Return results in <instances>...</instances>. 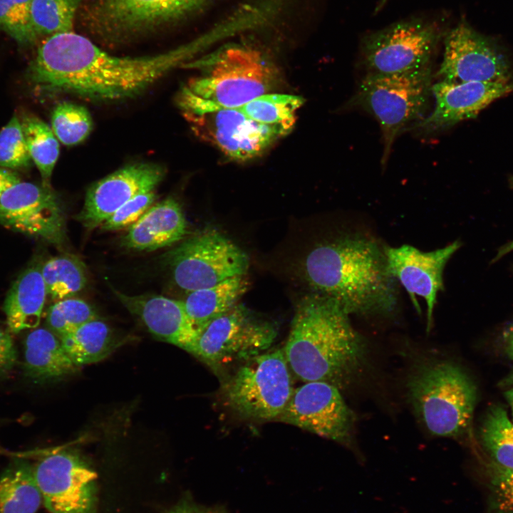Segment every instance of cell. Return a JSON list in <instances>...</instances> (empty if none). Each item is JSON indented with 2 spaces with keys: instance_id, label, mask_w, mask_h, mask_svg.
Returning <instances> with one entry per match:
<instances>
[{
  "instance_id": "obj_43",
  "label": "cell",
  "mask_w": 513,
  "mask_h": 513,
  "mask_svg": "<svg viewBox=\"0 0 513 513\" xmlns=\"http://www.w3.org/2000/svg\"><path fill=\"white\" fill-rule=\"evenodd\" d=\"M507 352L510 358L513 360V333L509 341Z\"/></svg>"
},
{
  "instance_id": "obj_39",
  "label": "cell",
  "mask_w": 513,
  "mask_h": 513,
  "mask_svg": "<svg viewBox=\"0 0 513 513\" xmlns=\"http://www.w3.org/2000/svg\"><path fill=\"white\" fill-rule=\"evenodd\" d=\"M167 513H229L222 505H204L195 501L189 494L183 496Z\"/></svg>"
},
{
  "instance_id": "obj_37",
  "label": "cell",
  "mask_w": 513,
  "mask_h": 513,
  "mask_svg": "<svg viewBox=\"0 0 513 513\" xmlns=\"http://www.w3.org/2000/svg\"><path fill=\"white\" fill-rule=\"evenodd\" d=\"M155 190L141 193L117 209L100 227L104 230H117L135 224L152 205Z\"/></svg>"
},
{
  "instance_id": "obj_8",
  "label": "cell",
  "mask_w": 513,
  "mask_h": 513,
  "mask_svg": "<svg viewBox=\"0 0 513 513\" xmlns=\"http://www.w3.org/2000/svg\"><path fill=\"white\" fill-rule=\"evenodd\" d=\"M226 0H98L88 11L93 31L120 41L212 11Z\"/></svg>"
},
{
  "instance_id": "obj_16",
  "label": "cell",
  "mask_w": 513,
  "mask_h": 513,
  "mask_svg": "<svg viewBox=\"0 0 513 513\" xmlns=\"http://www.w3.org/2000/svg\"><path fill=\"white\" fill-rule=\"evenodd\" d=\"M443 58L437 73L451 82L509 83L510 68L504 56L483 36L460 23L445 36Z\"/></svg>"
},
{
  "instance_id": "obj_40",
  "label": "cell",
  "mask_w": 513,
  "mask_h": 513,
  "mask_svg": "<svg viewBox=\"0 0 513 513\" xmlns=\"http://www.w3.org/2000/svg\"><path fill=\"white\" fill-rule=\"evenodd\" d=\"M19 182L21 179L16 172L0 167V198L9 187Z\"/></svg>"
},
{
  "instance_id": "obj_27",
  "label": "cell",
  "mask_w": 513,
  "mask_h": 513,
  "mask_svg": "<svg viewBox=\"0 0 513 513\" xmlns=\"http://www.w3.org/2000/svg\"><path fill=\"white\" fill-rule=\"evenodd\" d=\"M297 95L268 93L237 108L251 119L274 129L280 137L288 135L296 121V112L304 104Z\"/></svg>"
},
{
  "instance_id": "obj_20",
  "label": "cell",
  "mask_w": 513,
  "mask_h": 513,
  "mask_svg": "<svg viewBox=\"0 0 513 513\" xmlns=\"http://www.w3.org/2000/svg\"><path fill=\"white\" fill-rule=\"evenodd\" d=\"M114 292L154 336L192 354L198 331L188 316L183 301L158 295L129 296Z\"/></svg>"
},
{
  "instance_id": "obj_9",
  "label": "cell",
  "mask_w": 513,
  "mask_h": 513,
  "mask_svg": "<svg viewBox=\"0 0 513 513\" xmlns=\"http://www.w3.org/2000/svg\"><path fill=\"white\" fill-rule=\"evenodd\" d=\"M276 335L273 323L236 304L199 331L192 354L219 370L266 351Z\"/></svg>"
},
{
  "instance_id": "obj_7",
  "label": "cell",
  "mask_w": 513,
  "mask_h": 513,
  "mask_svg": "<svg viewBox=\"0 0 513 513\" xmlns=\"http://www.w3.org/2000/svg\"><path fill=\"white\" fill-rule=\"evenodd\" d=\"M284 348L272 349L239 363L224 381L226 405L249 420L277 421L294 392Z\"/></svg>"
},
{
  "instance_id": "obj_5",
  "label": "cell",
  "mask_w": 513,
  "mask_h": 513,
  "mask_svg": "<svg viewBox=\"0 0 513 513\" xmlns=\"http://www.w3.org/2000/svg\"><path fill=\"white\" fill-rule=\"evenodd\" d=\"M406 388L416 415L431 434L457 437L469 428L476 388L458 366L439 359L423 361L410 373Z\"/></svg>"
},
{
  "instance_id": "obj_32",
  "label": "cell",
  "mask_w": 513,
  "mask_h": 513,
  "mask_svg": "<svg viewBox=\"0 0 513 513\" xmlns=\"http://www.w3.org/2000/svg\"><path fill=\"white\" fill-rule=\"evenodd\" d=\"M51 126L58 140L65 145L72 146L81 143L89 135L93 122L85 107L63 102L53 109Z\"/></svg>"
},
{
  "instance_id": "obj_19",
  "label": "cell",
  "mask_w": 513,
  "mask_h": 513,
  "mask_svg": "<svg viewBox=\"0 0 513 513\" xmlns=\"http://www.w3.org/2000/svg\"><path fill=\"white\" fill-rule=\"evenodd\" d=\"M433 110L413 125L421 134H433L475 118L494 100L513 92L512 83L451 82L432 83Z\"/></svg>"
},
{
  "instance_id": "obj_28",
  "label": "cell",
  "mask_w": 513,
  "mask_h": 513,
  "mask_svg": "<svg viewBox=\"0 0 513 513\" xmlns=\"http://www.w3.org/2000/svg\"><path fill=\"white\" fill-rule=\"evenodd\" d=\"M41 273L47 296L55 302L73 296L87 282L84 264L73 255L49 259L41 266Z\"/></svg>"
},
{
  "instance_id": "obj_11",
  "label": "cell",
  "mask_w": 513,
  "mask_h": 513,
  "mask_svg": "<svg viewBox=\"0 0 513 513\" xmlns=\"http://www.w3.org/2000/svg\"><path fill=\"white\" fill-rule=\"evenodd\" d=\"M440 36L435 23L415 18L372 33L361 46L366 74L400 73L430 66Z\"/></svg>"
},
{
  "instance_id": "obj_24",
  "label": "cell",
  "mask_w": 513,
  "mask_h": 513,
  "mask_svg": "<svg viewBox=\"0 0 513 513\" xmlns=\"http://www.w3.org/2000/svg\"><path fill=\"white\" fill-rule=\"evenodd\" d=\"M248 287L245 275H239L189 292L183 304L198 333L209 322L234 306Z\"/></svg>"
},
{
  "instance_id": "obj_34",
  "label": "cell",
  "mask_w": 513,
  "mask_h": 513,
  "mask_svg": "<svg viewBox=\"0 0 513 513\" xmlns=\"http://www.w3.org/2000/svg\"><path fill=\"white\" fill-rule=\"evenodd\" d=\"M32 0H0V31L23 46L33 43L38 36L30 21Z\"/></svg>"
},
{
  "instance_id": "obj_31",
  "label": "cell",
  "mask_w": 513,
  "mask_h": 513,
  "mask_svg": "<svg viewBox=\"0 0 513 513\" xmlns=\"http://www.w3.org/2000/svg\"><path fill=\"white\" fill-rule=\"evenodd\" d=\"M81 0H32L30 21L38 38L73 31Z\"/></svg>"
},
{
  "instance_id": "obj_29",
  "label": "cell",
  "mask_w": 513,
  "mask_h": 513,
  "mask_svg": "<svg viewBox=\"0 0 513 513\" xmlns=\"http://www.w3.org/2000/svg\"><path fill=\"white\" fill-rule=\"evenodd\" d=\"M26 143L36 165L42 184L51 187V177L59 156V143L52 129L38 118L26 115L20 119Z\"/></svg>"
},
{
  "instance_id": "obj_10",
  "label": "cell",
  "mask_w": 513,
  "mask_h": 513,
  "mask_svg": "<svg viewBox=\"0 0 513 513\" xmlns=\"http://www.w3.org/2000/svg\"><path fill=\"white\" fill-rule=\"evenodd\" d=\"M173 280L189 292L245 275L247 254L224 235L204 230L183 241L165 256Z\"/></svg>"
},
{
  "instance_id": "obj_3",
  "label": "cell",
  "mask_w": 513,
  "mask_h": 513,
  "mask_svg": "<svg viewBox=\"0 0 513 513\" xmlns=\"http://www.w3.org/2000/svg\"><path fill=\"white\" fill-rule=\"evenodd\" d=\"M305 276L316 293L335 300L349 316L388 315L397 305L395 279L375 241L346 235L308 254Z\"/></svg>"
},
{
  "instance_id": "obj_4",
  "label": "cell",
  "mask_w": 513,
  "mask_h": 513,
  "mask_svg": "<svg viewBox=\"0 0 513 513\" xmlns=\"http://www.w3.org/2000/svg\"><path fill=\"white\" fill-rule=\"evenodd\" d=\"M182 66L200 71L179 95L184 114L237 108L270 93L278 81L273 56L254 34L229 41Z\"/></svg>"
},
{
  "instance_id": "obj_1",
  "label": "cell",
  "mask_w": 513,
  "mask_h": 513,
  "mask_svg": "<svg viewBox=\"0 0 513 513\" xmlns=\"http://www.w3.org/2000/svg\"><path fill=\"white\" fill-rule=\"evenodd\" d=\"M191 46L151 56L120 57L73 31L49 36L38 48L27 76L37 88L115 101L138 95L186 63Z\"/></svg>"
},
{
  "instance_id": "obj_41",
  "label": "cell",
  "mask_w": 513,
  "mask_h": 513,
  "mask_svg": "<svg viewBox=\"0 0 513 513\" xmlns=\"http://www.w3.org/2000/svg\"><path fill=\"white\" fill-rule=\"evenodd\" d=\"M512 251H513V241L505 245L502 249L499 251L497 256L495 257V259H498L499 258L503 256L504 255Z\"/></svg>"
},
{
  "instance_id": "obj_14",
  "label": "cell",
  "mask_w": 513,
  "mask_h": 513,
  "mask_svg": "<svg viewBox=\"0 0 513 513\" xmlns=\"http://www.w3.org/2000/svg\"><path fill=\"white\" fill-rule=\"evenodd\" d=\"M0 224L28 237L60 245L65 238L63 205L51 187L19 182L0 198Z\"/></svg>"
},
{
  "instance_id": "obj_2",
  "label": "cell",
  "mask_w": 513,
  "mask_h": 513,
  "mask_svg": "<svg viewBox=\"0 0 513 513\" xmlns=\"http://www.w3.org/2000/svg\"><path fill=\"white\" fill-rule=\"evenodd\" d=\"M284 351L292 374L305 383L352 385L368 362L366 342L333 299L314 293L299 304Z\"/></svg>"
},
{
  "instance_id": "obj_12",
  "label": "cell",
  "mask_w": 513,
  "mask_h": 513,
  "mask_svg": "<svg viewBox=\"0 0 513 513\" xmlns=\"http://www.w3.org/2000/svg\"><path fill=\"white\" fill-rule=\"evenodd\" d=\"M33 470L51 513H96L98 475L78 455L66 450L51 453Z\"/></svg>"
},
{
  "instance_id": "obj_36",
  "label": "cell",
  "mask_w": 513,
  "mask_h": 513,
  "mask_svg": "<svg viewBox=\"0 0 513 513\" xmlns=\"http://www.w3.org/2000/svg\"><path fill=\"white\" fill-rule=\"evenodd\" d=\"M487 469V513H513V469L489 463Z\"/></svg>"
},
{
  "instance_id": "obj_22",
  "label": "cell",
  "mask_w": 513,
  "mask_h": 513,
  "mask_svg": "<svg viewBox=\"0 0 513 513\" xmlns=\"http://www.w3.org/2000/svg\"><path fill=\"white\" fill-rule=\"evenodd\" d=\"M79 368L51 331L36 328L27 335L24 342V373L29 380L38 383L56 381L75 374Z\"/></svg>"
},
{
  "instance_id": "obj_42",
  "label": "cell",
  "mask_w": 513,
  "mask_h": 513,
  "mask_svg": "<svg viewBox=\"0 0 513 513\" xmlns=\"http://www.w3.org/2000/svg\"><path fill=\"white\" fill-rule=\"evenodd\" d=\"M505 397L510 406L513 420V388H511L510 390L505 392Z\"/></svg>"
},
{
  "instance_id": "obj_13",
  "label": "cell",
  "mask_w": 513,
  "mask_h": 513,
  "mask_svg": "<svg viewBox=\"0 0 513 513\" xmlns=\"http://www.w3.org/2000/svg\"><path fill=\"white\" fill-rule=\"evenodd\" d=\"M277 421L306 430L351 447L355 415L340 389L327 382L310 381L294 388Z\"/></svg>"
},
{
  "instance_id": "obj_21",
  "label": "cell",
  "mask_w": 513,
  "mask_h": 513,
  "mask_svg": "<svg viewBox=\"0 0 513 513\" xmlns=\"http://www.w3.org/2000/svg\"><path fill=\"white\" fill-rule=\"evenodd\" d=\"M187 233V221L179 202L168 197L152 206L130 227L123 245L140 251H154L182 240Z\"/></svg>"
},
{
  "instance_id": "obj_30",
  "label": "cell",
  "mask_w": 513,
  "mask_h": 513,
  "mask_svg": "<svg viewBox=\"0 0 513 513\" xmlns=\"http://www.w3.org/2000/svg\"><path fill=\"white\" fill-rule=\"evenodd\" d=\"M480 435L490 463L513 469V422L502 407L490 408L482 423Z\"/></svg>"
},
{
  "instance_id": "obj_15",
  "label": "cell",
  "mask_w": 513,
  "mask_h": 513,
  "mask_svg": "<svg viewBox=\"0 0 513 513\" xmlns=\"http://www.w3.org/2000/svg\"><path fill=\"white\" fill-rule=\"evenodd\" d=\"M185 115L198 137L235 161L261 155L281 138L274 129L237 108H216Z\"/></svg>"
},
{
  "instance_id": "obj_23",
  "label": "cell",
  "mask_w": 513,
  "mask_h": 513,
  "mask_svg": "<svg viewBox=\"0 0 513 513\" xmlns=\"http://www.w3.org/2000/svg\"><path fill=\"white\" fill-rule=\"evenodd\" d=\"M41 266L33 264L23 271L6 294L3 309L11 333L36 328L40 323L47 296Z\"/></svg>"
},
{
  "instance_id": "obj_6",
  "label": "cell",
  "mask_w": 513,
  "mask_h": 513,
  "mask_svg": "<svg viewBox=\"0 0 513 513\" xmlns=\"http://www.w3.org/2000/svg\"><path fill=\"white\" fill-rule=\"evenodd\" d=\"M430 66L393 74H366L348 102V108L367 112L378 121L383 151L381 165L388 162L398 135L425 117L432 95Z\"/></svg>"
},
{
  "instance_id": "obj_25",
  "label": "cell",
  "mask_w": 513,
  "mask_h": 513,
  "mask_svg": "<svg viewBox=\"0 0 513 513\" xmlns=\"http://www.w3.org/2000/svg\"><path fill=\"white\" fill-rule=\"evenodd\" d=\"M59 339L68 357L79 367L103 360L120 346L110 326L98 318Z\"/></svg>"
},
{
  "instance_id": "obj_18",
  "label": "cell",
  "mask_w": 513,
  "mask_h": 513,
  "mask_svg": "<svg viewBox=\"0 0 513 513\" xmlns=\"http://www.w3.org/2000/svg\"><path fill=\"white\" fill-rule=\"evenodd\" d=\"M165 173L163 167L151 162L135 163L116 170L90 187L78 220L88 229L100 227L135 196L155 190Z\"/></svg>"
},
{
  "instance_id": "obj_33",
  "label": "cell",
  "mask_w": 513,
  "mask_h": 513,
  "mask_svg": "<svg viewBox=\"0 0 513 513\" xmlns=\"http://www.w3.org/2000/svg\"><path fill=\"white\" fill-rule=\"evenodd\" d=\"M98 318L94 309L83 299L70 297L53 304L47 312V323L58 338L83 323Z\"/></svg>"
},
{
  "instance_id": "obj_44",
  "label": "cell",
  "mask_w": 513,
  "mask_h": 513,
  "mask_svg": "<svg viewBox=\"0 0 513 513\" xmlns=\"http://www.w3.org/2000/svg\"><path fill=\"white\" fill-rule=\"evenodd\" d=\"M507 385H513V373L504 382Z\"/></svg>"
},
{
  "instance_id": "obj_17",
  "label": "cell",
  "mask_w": 513,
  "mask_h": 513,
  "mask_svg": "<svg viewBox=\"0 0 513 513\" xmlns=\"http://www.w3.org/2000/svg\"><path fill=\"white\" fill-rule=\"evenodd\" d=\"M460 247V243L455 241L428 252L407 244L384 249L391 274L405 289L418 313L420 309L416 296L425 301L428 332L432 326L437 293L443 290L445 266Z\"/></svg>"
},
{
  "instance_id": "obj_38",
  "label": "cell",
  "mask_w": 513,
  "mask_h": 513,
  "mask_svg": "<svg viewBox=\"0 0 513 513\" xmlns=\"http://www.w3.org/2000/svg\"><path fill=\"white\" fill-rule=\"evenodd\" d=\"M11 334L0 328V376L9 374L17 363V351Z\"/></svg>"
},
{
  "instance_id": "obj_35",
  "label": "cell",
  "mask_w": 513,
  "mask_h": 513,
  "mask_svg": "<svg viewBox=\"0 0 513 513\" xmlns=\"http://www.w3.org/2000/svg\"><path fill=\"white\" fill-rule=\"evenodd\" d=\"M31 164L20 119L14 115L0 130V167L23 170Z\"/></svg>"
},
{
  "instance_id": "obj_26",
  "label": "cell",
  "mask_w": 513,
  "mask_h": 513,
  "mask_svg": "<svg viewBox=\"0 0 513 513\" xmlns=\"http://www.w3.org/2000/svg\"><path fill=\"white\" fill-rule=\"evenodd\" d=\"M42 502L31 464L16 460L0 475V513H36Z\"/></svg>"
},
{
  "instance_id": "obj_45",
  "label": "cell",
  "mask_w": 513,
  "mask_h": 513,
  "mask_svg": "<svg viewBox=\"0 0 513 513\" xmlns=\"http://www.w3.org/2000/svg\"><path fill=\"white\" fill-rule=\"evenodd\" d=\"M1 451H2V450H1V447H0V452H1Z\"/></svg>"
}]
</instances>
